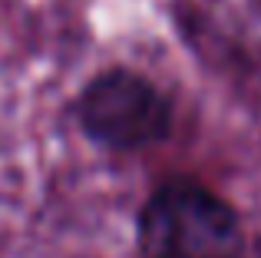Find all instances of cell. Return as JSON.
<instances>
[{
	"instance_id": "1",
	"label": "cell",
	"mask_w": 261,
	"mask_h": 258,
	"mask_svg": "<svg viewBox=\"0 0 261 258\" xmlns=\"http://www.w3.org/2000/svg\"><path fill=\"white\" fill-rule=\"evenodd\" d=\"M139 258H245L242 215L205 182L175 175L136 215Z\"/></svg>"
},
{
	"instance_id": "2",
	"label": "cell",
	"mask_w": 261,
	"mask_h": 258,
	"mask_svg": "<svg viewBox=\"0 0 261 258\" xmlns=\"http://www.w3.org/2000/svg\"><path fill=\"white\" fill-rule=\"evenodd\" d=\"M73 123L96 149L133 156L162 146L172 136L175 103L146 73L109 66L76 93Z\"/></svg>"
}]
</instances>
